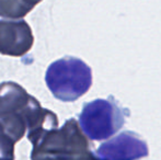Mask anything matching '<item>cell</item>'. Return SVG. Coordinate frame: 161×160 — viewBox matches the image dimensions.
Instances as JSON below:
<instances>
[{
  "mask_svg": "<svg viewBox=\"0 0 161 160\" xmlns=\"http://www.w3.org/2000/svg\"><path fill=\"white\" fill-rule=\"evenodd\" d=\"M33 8L25 0H0V17L3 19H22Z\"/></svg>",
  "mask_w": 161,
  "mask_h": 160,
  "instance_id": "cell-7",
  "label": "cell"
},
{
  "mask_svg": "<svg viewBox=\"0 0 161 160\" xmlns=\"http://www.w3.org/2000/svg\"><path fill=\"white\" fill-rule=\"evenodd\" d=\"M58 126L53 113L45 123L29 130L28 139L32 143V160H100L91 154L89 141L76 120L70 119Z\"/></svg>",
  "mask_w": 161,
  "mask_h": 160,
  "instance_id": "cell-1",
  "label": "cell"
},
{
  "mask_svg": "<svg viewBox=\"0 0 161 160\" xmlns=\"http://www.w3.org/2000/svg\"><path fill=\"white\" fill-rule=\"evenodd\" d=\"M25 1L28 2L29 4H31V6H32V7H35L36 4L40 3V2L42 1V0H25Z\"/></svg>",
  "mask_w": 161,
  "mask_h": 160,
  "instance_id": "cell-9",
  "label": "cell"
},
{
  "mask_svg": "<svg viewBox=\"0 0 161 160\" xmlns=\"http://www.w3.org/2000/svg\"><path fill=\"white\" fill-rule=\"evenodd\" d=\"M45 80L55 98L70 102L83 96L91 87V69L81 59L65 57L47 68Z\"/></svg>",
  "mask_w": 161,
  "mask_h": 160,
  "instance_id": "cell-3",
  "label": "cell"
},
{
  "mask_svg": "<svg viewBox=\"0 0 161 160\" xmlns=\"http://www.w3.org/2000/svg\"><path fill=\"white\" fill-rule=\"evenodd\" d=\"M17 141L8 134L0 123V160H14V144Z\"/></svg>",
  "mask_w": 161,
  "mask_h": 160,
  "instance_id": "cell-8",
  "label": "cell"
},
{
  "mask_svg": "<svg viewBox=\"0 0 161 160\" xmlns=\"http://www.w3.org/2000/svg\"><path fill=\"white\" fill-rule=\"evenodd\" d=\"M53 112L43 109L24 88L12 81L0 85V123L15 141L42 125Z\"/></svg>",
  "mask_w": 161,
  "mask_h": 160,
  "instance_id": "cell-2",
  "label": "cell"
},
{
  "mask_svg": "<svg viewBox=\"0 0 161 160\" xmlns=\"http://www.w3.org/2000/svg\"><path fill=\"white\" fill-rule=\"evenodd\" d=\"M79 122L90 139L103 141L121 130L124 115L114 101L97 99L85 105Z\"/></svg>",
  "mask_w": 161,
  "mask_h": 160,
  "instance_id": "cell-4",
  "label": "cell"
},
{
  "mask_svg": "<svg viewBox=\"0 0 161 160\" xmlns=\"http://www.w3.org/2000/svg\"><path fill=\"white\" fill-rule=\"evenodd\" d=\"M96 156L100 160H137L148 156V147L136 134L124 132L102 144Z\"/></svg>",
  "mask_w": 161,
  "mask_h": 160,
  "instance_id": "cell-6",
  "label": "cell"
},
{
  "mask_svg": "<svg viewBox=\"0 0 161 160\" xmlns=\"http://www.w3.org/2000/svg\"><path fill=\"white\" fill-rule=\"evenodd\" d=\"M33 43L32 30L26 21L22 19L0 20V54L21 57L32 48Z\"/></svg>",
  "mask_w": 161,
  "mask_h": 160,
  "instance_id": "cell-5",
  "label": "cell"
}]
</instances>
